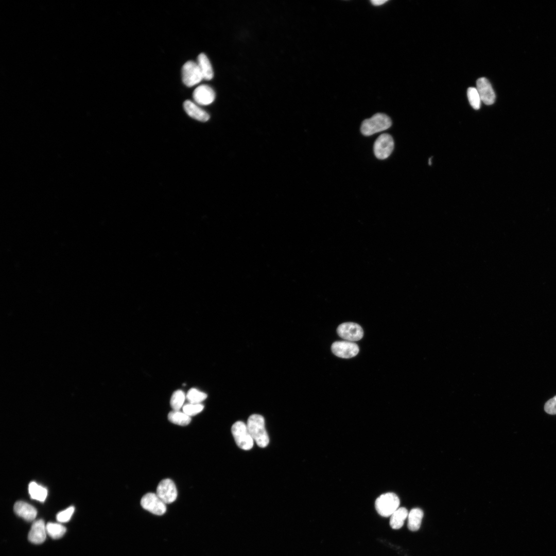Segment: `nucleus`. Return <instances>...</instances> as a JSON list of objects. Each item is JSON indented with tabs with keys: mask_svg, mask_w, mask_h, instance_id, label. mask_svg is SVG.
<instances>
[{
	"mask_svg": "<svg viewBox=\"0 0 556 556\" xmlns=\"http://www.w3.org/2000/svg\"><path fill=\"white\" fill-rule=\"evenodd\" d=\"M204 408L201 404L188 403L183 405V412L189 416L195 415L201 412Z\"/></svg>",
	"mask_w": 556,
	"mask_h": 556,
	"instance_id": "obj_25",
	"label": "nucleus"
},
{
	"mask_svg": "<svg viewBox=\"0 0 556 556\" xmlns=\"http://www.w3.org/2000/svg\"><path fill=\"white\" fill-rule=\"evenodd\" d=\"M431 158H430V159H429V164L430 165H431Z\"/></svg>",
	"mask_w": 556,
	"mask_h": 556,
	"instance_id": "obj_29",
	"label": "nucleus"
},
{
	"mask_svg": "<svg viewBox=\"0 0 556 556\" xmlns=\"http://www.w3.org/2000/svg\"><path fill=\"white\" fill-rule=\"evenodd\" d=\"M186 398L184 392L181 390L175 391L171 395L170 404L173 410H180L183 407Z\"/></svg>",
	"mask_w": 556,
	"mask_h": 556,
	"instance_id": "obj_22",
	"label": "nucleus"
},
{
	"mask_svg": "<svg viewBox=\"0 0 556 556\" xmlns=\"http://www.w3.org/2000/svg\"><path fill=\"white\" fill-rule=\"evenodd\" d=\"M331 349L334 355L342 358L353 357L359 352L358 345L349 341H336L332 344Z\"/></svg>",
	"mask_w": 556,
	"mask_h": 556,
	"instance_id": "obj_10",
	"label": "nucleus"
},
{
	"mask_svg": "<svg viewBox=\"0 0 556 556\" xmlns=\"http://www.w3.org/2000/svg\"><path fill=\"white\" fill-rule=\"evenodd\" d=\"M141 505L144 509L157 515H162L166 511V503L157 494L153 493H148L144 495L141 500Z\"/></svg>",
	"mask_w": 556,
	"mask_h": 556,
	"instance_id": "obj_7",
	"label": "nucleus"
},
{
	"mask_svg": "<svg viewBox=\"0 0 556 556\" xmlns=\"http://www.w3.org/2000/svg\"><path fill=\"white\" fill-rule=\"evenodd\" d=\"M182 78L183 82L188 87L196 85L203 79L198 63L193 61H188L183 65Z\"/></svg>",
	"mask_w": 556,
	"mask_h": 556,
	"instance_id": "obj_5",
	"label": "nucleus"
},
{
	"mask_svg": "<svg viewBox=\"0 0 556 556\" xmlns=\"http://www.w3.org/2000/svg\"><path fill=\"white\" fill-rule=\"evenodd\" d=\"M28 492L32 499L39 501H44L47 495L46 489L33 481L29 483Z\"/></svg>",
	"mask_w": 556,
	"mask_h": 556,
	"instance_id": "obj_19",
	"label": "nucleus"
},
{
	"mask_svg": "<svg viewBox=\"0 0 556 556\" xmlns=\"http://www.w3.org/2000/svg\"><path fill=\"white\" fill-rule=\"evenodd\" d=\"M394 148V141L388 133L380 135L376 140L373 147L375 157L380 160L387 158Z\"/></svg>",
	"mask_w": 556,
	"mask_h": 556,
	"instance_id": "obj_6",
	"label": "nucleus"
},
{
	"mask_svg": "<svg viewBox=\"0 0 556 556\" xmlns=\"http://www.w3.org/2000/svg\"><path fill=\"white\" fill-rule=\"evenodd\" d=\"M183 108L189 116L197 120L205 122L210 118V115L206 111L189 100H186L184 102Z\"/></svg>",
	"mask_w": 556,
	"mask_h": 556,
	"instance_id": "obj_15",
	"label": "nucleus"
},
{
	"mask_svg": "<svg viewBox=\"0 0 556 556\" xmlns=\"http://www.w3.org/2000/svg\"><path fill=\"white\" fill-rule=\"evenodd\" d=\"M467 96L471 106L475 110L479 109L481 100L476 88H468L467 90Z\"/></svg>",
	"mask_w": 556,
	"mask_h": 556,
	"instance_id": "obj_24",
	"label": "nucleus"
},
{
	"mask_svg": "<svg viewBox=\"0 0 556 556\" xmlns=\"http://www.w3.org/2000/svg\"><path fill=\"white\" fill-rule=\"evenodd\" d=\"M408 512L404 507L398 508L391 516L390 525L394 529H398L404 525L408 517Z\"/></svg>",
	"mask_w": 556,
	"mask_h": 556,
	"instance_id": "obj_18",
	"label": "nucleus"
},
{
	"mask_svg": "<svg viewBox=\"0 0 556 556\" xmlns=\"http://www.w3.org/2000/svg\"><path fill=\"white\" fill-rule=\"evenodd\" d=\"M203 78L206 80H211L214 76V72L212 65L207 57L204 54L201 53L197 58V62Z\"/></svg>",
	"mask_w": 556,
	"mask_h": 556,
	"instance_id": "obj_16",
	"label": "nucleus"
},
{
	"mask_svg": "<svg viewBox=\"0 0 556 556\" xmlns=\"http://www.w3.org/2000/svg\"><path fill=\"white\" fill-rule=\"evenodd\" d=\"M544 409L548 414H556V396L546 403Z\"/></svg>",
	"mask_w": 556,
	"mask_h": 556,
	"instance_id": "obj_27",
	"label": "nucleus"
},
{
	"mask_svg": "<svg viewBox=\"0 0 556 556\" xmlns=\"http://www.w3.org/2000/svg\"><path fill=\"white\" fill-rule=\"evenodd\" d=\"M13 509L16 514L28 522L33 521L37 514V510L34 507L23 501L16 502Z\"/></svg>",
	"mask_w": 556,
	"mask_h": 556,
	"instance_id": "obj_14",
	"label": "nucleus"
},
{
	"mask_svg": "<svg viewBox=\"0 0 556 556\" xmlns=\"http://www.w3.org/2000/svg\"><path fill=\"white\" fill-rule=\"evenodd\" d=\"M247 426L254 441L258 446L264 448L268 445L269 439L263 416L257 414L250 415L248 418Z\"/></svg>",
	"mask_w": 556,
	"mask_h": 556,
	"instance_id": "obj_1",
	"label": "nucleus"
},
{
	"mask_svg": "<svg viewBox=\"0 0 556 556\" xmlns=\"http://www.w3.org/2000/svg\"><path fill=\"white\" fill-rule=\"evenodd\" d=\"M423 517V511L418 508L412 509L408 515V528L412 531L419 529Z\"/></svg>",
	"mask_w": 556,
	"mask_h": 556,
	"instance_id": "obj_17",
	"label": "nucleus"
},
{
	"mask_svg": "<svg viewBox=\"0 0 556 556\" xmlns=\"http://www.w3.org/2000/svg\"><path fill=\"white\" fill-rule=\"evenodd\" d=\"M75 508L71 506L58 513L56 518L59 523H65L69 521L73 514Z\"/></svg>",
	"mask_w": 556,
	"mask_h": 556,
	"instance_id": "obj_26",
	"label": "nucleus"
},
{
	"mask_svg": "<svg viewBox=\"0 0 556 556\" xmlns=\"http://www.w3.org/2000/svg\"><path fill=\"white\" fill-rule=\"evenodd\" d=\"M476 86L481 101L486 105H491L494 103L496 98L495 94L488 79L485 77L479 78L477 80Z\"/></svg>",
	"mask_w": 556,
	"mask_h": 556,
	"instance_id": "obj_11",
	"label": "nucleus"
},
{
	"mask_svg": "<svg viewBox=\"0 0 556 556\" xmlns=\"http://www.w3.org/2000/svg\"><path fill=\"white\" fill-rule=\"evenodd\" d=\"M207 397V394L196 388H192L188 390L186 398L189 403L201 404Z\"/></svg>",
	"mask_w": 556,
	"mask_h": 556,
	"instance_id": "obj_23",
	"label": "nucleus"
},
{
	"mask_svg": "<svg viewBox=\"0 0 556 556\" xmlns=\"http://www.w3.org/2000/svg\"><path fill=\"white\" fill-rule=\"evenodd\" d=\"M159 497L166 504L174 502L177 497V490L175 483L170 479H165L160 482L157 488Z\"/></svg>",
	"mask_w": 556,
	"mask_h": 556,
	"instance_id": "obj_9",
	"label": "nucleus"
},
{
	"mask_svg": "<svg viewBox=\"0 0 556 556\" xmlns=\"http://www.w3.org/2000/svg\"><path fill=\"white\" fill-rule=\"evenodd\" d=\"M337 332L340 337L351 342L358 341L363 336V331L361 327L353 322H345L341 324L338 327Z\"/></svg>",
	"mask_w": 556,
	"mask_h": 556,
	"instance_id": "obj_8",
	"label": "nucleus"
},
{
	"mask_svg": "<svg viewBox=\"0 0 556 556\" xmlns=\"http://www.w3.org/2000/svg\"><path fill=\"white\" fill-rule=\"evenodd\" d=\"M387 2V1L386 0H373L371 1V3L374 6H380Z\"/></svg>",
	"mask_w": 556,
	"mask_h": 556,
	"instance_id": "obj_28",
	"label": "nucleus"
},
{
	"mask_svg": "<svg viewBox=\"0 0 556 556\" xmlns=\"http://www.w3.org/2000/svg\"><path fill=\"white\" fill-rule=\"evenodd\" d=\"M46 528L47 534L54 539L61 537L66 532L65 527L59 523H48Z\"/></svg>",
	"mask_w": 556,
	"mask_h": 556,
	"instance_id": "obj_21",
	"label": "nucleus"
},
{
	"mask_svg": "<svg viewBox=\"0 0 556 556\" xmlns=\"http://www.w3.org/2000/svg\"><path fill=\"white\" fill-rule=\"evenodd\" d=\"M231 431L239 447L246 450L253 447L254 440L248 431L247 424L242 421H237L232 425Z\"/></svg>",
	"mask_w": 556,
	"mask_h": 556,
	"instance_id": "obj_4",
	"label": "nucleus"
},
{
	"mask_svg": "<svg viewBox=\"0 0 556 556\" xmlns=\"http://www.w3.org/2000/svg\"><path fill=\"white\" fill-rule=\"evenodd\" d=\"M193 97L197 103L207 106L212 103L215 100V93L211 86L202 84L194 90Z\"/></svg>",
	"mask_w": 556,
	"mask_h": 556,
	"instance_id": "obj_12",
	"label": "nucleus"
},
{
	"mask_svg": "<svg viewBox=\"0 0 556 556\" xmlns=\"http://www.w3.org/2000/svg\"><path fill=\"white\" fill-rule=\"evenodd\" d=\"M400 501L393 493L381 495L376 500L375 505L378 513L383 517L390 516L398 508Z\"/></svg>",
	"mask_w": 556,
	"mask_h": 556,
	"instance_id": "obj_3",
	"label": "nucleus"
},
{
	"mask_svg": "<svg viewBox=\"0 0 556 556\" xmlns=\"http://www.w3.org/2000/svg\"><path fill=\"white\" fill-rule=\"evenodd\" d=\"M168 419L171 423L180 426H186L191 421L190 416L180 410L170 411L168 414Z\"/></svg>",
	"mask_w": 556,
	"mask_h": 556,
	"instance_id": "obj_20",
	"label": "nucleus"
},
{
	"mask_svg": "<svg viewBox=\"0 0 556 556\" xmlns=\"http://www.w3.org/2000/svg\"><path fill=\"white\" fill-rule=\"evenodd\" d=\"M47 532L46 525L42 519L34 522L28 533V540L33 544H41L45 540Z\"/></svg>",
	"mask_w": 556,
	"mask_h": 556,
	"instance_id": "obj_13",
	"label": "nucleus"
},
{
	"mask_svg": "<svg viewBox=\"0 0 556 556\" xmlns=\"http://www.w3.org/2000/svg\"><path fill=\"white\" fill-rule=\"evenodd\" d=\"M391 120L388 115L378 113L362 121L360 131L363 135L370 136L387 130L391 127Z\"/></svg>",
	"mask_w": 556,
	"mask_h": 556,
	"instance_id": "obj_2",
	"label": "nucleus"
}]
</instances>
